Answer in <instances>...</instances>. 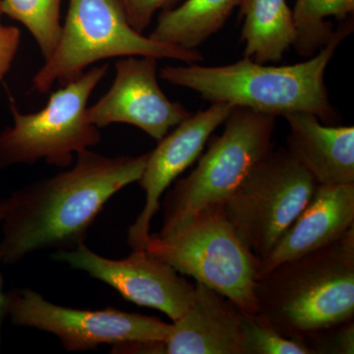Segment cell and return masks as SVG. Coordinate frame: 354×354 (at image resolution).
Here are the masks:
<instances>
[{
    "label": "cell",
    "instance_id": "cell-1",
    "mask_svg": "<svg viewBox=\"0 0 354 354\" xmlns=\"http://www.w3.org/2000/svg\"><path fill=\"white\" fill-rule=\"evenodd\" d=\"M148 153L108 157L90 149L77 153L73 167L26 185L6 198L1 221L0 264L14 265L30 254L71 250L111 197L139 181Z\"/></svg>",
    "mask_w": 354,
    "mask_h": 354
},
{
    "label": "cell",
    "instance_id": "cell-2",
    "mask_svg": "<svg viewBox=\"0 0 354 354\" xmlns=\"http://www.w3.org/2000/svg\"><path fill=\"white\" fill-rule=\"evenodd\" d=\"M353 31V19L342 22L332 41L300 64L274 66L244 57L223 66H165L160 77L171 85L194 91L211 102H225L276 118L309 113L325 124L335 125L339 113L330 102L326 69L339 44Z\"/></svg>",
    "mask_w": 354,
    "mask_h": 354
},
{
    "label": "cell",
    "instance_id": "cell-3",
    "mask_svg": "<svg viewBox=\"0 0 354 354\" xmlns=\"http://www.w3.org/2000/svg\"><path fill=\"white\" fill-rule=\"evenodd\" d=\"M259 320L306 342L354 315V227L329 245L256 279Z\"/></svg>",
    "mask_w": 354,
    "mask_h": 354
},
{
    "label": "cell",
    "instance_id": "cell-4",
    "mask_svg": "<svg viewBox=\"0 0 354 354\" xmlns=\"http://www.w3.org/2000/svg\"><path fill=\"white\" fill-rule=\"evenodd\" d=\"M127 57L204 62L198 50L160 43L133 29L118 0H69L57 48L32 79V88L46 94L55 84L78 78L95 62Z\"/></svg>",
    "mask_w": 354,
    "mask_h": 354
},
{
    "label": "cell",
    "instance_id": "cell-5",
    "mask_svg": "<svg viewBox=\"0 0 354 354\" xmlns=\"http://www.w3.org/2000/svg\"><path fill=\"white\" fill-rule=\"evenodd\" d=\"M144 249L232 300L248 314H255L259 260L249 252L230 225L223 204L198 212L167 235L150 234Z\"/></svg>",
    "mask_w": 354,
    "mask_h": 354
},
{
    "label": "cell",
    "instance_id": "cell-6",
    "mask_svg": "<svg viewBox=\"0 0 354 354\" xmlns=\"http://www.w3.org/2000/svg\"><path fill=\"white\" fill-rule=\"evenodd\" d=\"M276 116L235 106L225 130L213 137L189 176L176 181L165 197L164 223L158 235H167L198 212L223 204L246 176L274 148Z\"/></svg>",
    "mask_w": 354,
    "mask_h": 354
},
{
    "label": "cell",
    "instance_id": "cell-7",
    "mask_svg": "<svg viewBox=\"0 0 354 354\" xmlns=\"http://www.w3.org/2000/svg\"><path fill=\"white\" fill-rule=\"evenodd\" d=\"M109 69L108 64L93 66L55 91L36 113H21L11 104L13 125L0 132V169L41 160L66 169L73 153L97 145L102 135L88 120V102Z\"/></svg>",
    "mask_w": 354,
    "mask_h": 354
},
{
    "label": "cell",
    "instance_id": "cell-8",
    "mask_svg": "<svg viewBox=\"0 0 354 354\" xmlns=\"http://www.w3.org/2000/svg\"><path fill=\"white\" fill-rule=\"evenodd\" d=\"M317 184L288 149H272L223 203L230 225L258 260L311 199Z\"/></svg>",
    "mask_w": 354,
    "mask_h": 354
},
{
    "label": "cell",
    "instance_id": "cell-9",
    "mask_svg": "<svg viewBox=\"0 0 354 354\" xmlns=\"http://www.w3.org/2000/svg\"><path fill=\"white\" fill-rule=\"evenodd\" d=\"M7 317L18 327L55 335L68 351H94L102 344L121 349L167 341L171 324L121 310L59 306L30 288L7 292Z\"/></svg>",
    "mask_w": 354,
    "mask_h": 354
},
{
    "label": "cell",
    "instance_id": "cell-10",
    "mask_svg": "<svg viewBox=\"0 0 354 354\" xmlns=\"http://www.w3.org/2000/svg\"><path fill=\"white\" fill-rule=\"evenodd\" d=\"M53 258L111 286L132 304L162 312L172 322L194 300L195 285L144 248L133 249L124 259L111 260L93 252L84 242L71 250L57 251Z\"/></svg>",
    "mask_w": 354,
    "mask_h": 354
},
{
    "label": "cell",
    "instance_id": "cell-11",
    "mask_svg": "<svg viewBox=\"0 0 354 354\" xmlns=\"http://www.w3.org/2000/svg\"><path fill=\"white\" fill-rule=\"evenodd\" d=\"M87 115L99 129L124 123L160 141L191 113L162 92L158 82V59L127 57L115 62L113 85L99 101L88 106Z\"/></svg>",
    "mask_w": 354,
    "mask_h": 354
},
{
    "label": "cell",
    "instance_id": "cell-12",
    "mask_svg": "<svg viewBox=\"0 0 354 354\" xmlns=\"http://www.w3.org/2000/svg\"><path fill=\"white\" fill-rule=\"evenodd\" d=\"M234 108L225 102H212L208 109L191 113L181 121L148 153L145 169L138 181L146 194L145 205L128 230V243L132 249L145 247L151 234V221L160 209L165 190L196 162L211 135L225 123Z\"/></svg>",
    "mask_w": 354,
    "mask_h": 354
},
{
    "label": "cell",
    "instance_id": "cell-13",
    "mask_svg": "<svg viewBox=\"0 0 354 354\" xmlns=\"http://www.w3.org/2000/svg\"><path fill=\"white\" fill-rule=\"evenodd\" d=\"M354 227V183L317 185L311 199L259 261L257 278L286 261L329 245Z\"/></svg>",
    "mask_w": 354,
    "mask_h": 354
},
{
    "label": "cell",
    "instance_id": "cell-14",
    "mask_svg": "<svg viewBox=\"0 0 354 354\" xmlns=\"http://www.w3.org/2000/svg\"><path fill=\"white\" fill-rule=\"evenodd\" d=\"M246 312L232 300L202 283L187 311L171 324L160 354H243Z\"/></svg>",
    "mask_w": 354,
    "mask_h": 354
},
{
    "label": "cell",
    "instance_id": "cell-15",
    "mask_svg": "<svg viewBox=\"0 0 354 354\" xmlns=\"http://www.w3.org/2000/svg\"><path fill=\"white\" fill-rule=\"evenodd\" d=\"M290 127L288 150L318 185L354 183V127L323 123L309 113L283 116Z\"/></svg>",
    "mask_w": 354,
    "mask_h": 354
},
{
    "label": "cell",
    "instance_id": "cell-16",
    "mask_svg": "<svg viewBox=\"0 0 354 354\" xmlns=\"http://www.w3.org/2000/svg\"><path fill=\"white\" fill-rule=\"evenodd\" d=\"M239 7L244 57L262 64L281 62L297 37L286 0H241Z\"/></svg>",
    "mask_w": 354,
    "mask_h": 354
},
{
    "label": "cell",
    "instance_id": "cell-17",
    "mask_svg": "<svg viewBox=\"0 0 354 354\" xmlns=\"http://www.w3.org/2000/svg\"><path fill=\"white\" fill-rule=\"evenodd\" d=\"M239 2L241 0H186L177 8L162 11L149 37L160 43L197 50L223 29Z\"/></svg>",
    "mask_w": 354,
    "mask_h": 354
},
{
    "label": "cell",
    "instance_id": "cell-18",
    "mask_svg": "<svg viewBox=\"0 0 354 354\" xmlns=\"http://www.w3.org/2000/svg\"><path fill=\"white\" fill-rule=\"evenodd\" d=\"M354 0H297L292 11L295 41L300 57L310 58L335 38V29L329 18L344 22L353 17ZM353 19V18H351Z\"/></svg>",
    "mask_w": 354,
    "mask_h": 354
},
{
    "label": "cell",
    "instance_id": "cell-19",
    "mask_svg": "<svg viewBox=\"0 0 354 354\" xmlns=\"http://www.w3.org/2000/svg\"><path fill=\"white\" fill-rule=\"evenodd\" d=\"M62 0H0L3 15L21 23L32 35L44 60L53 55L62 36Z\"/></svg>",
    "mask_w": 354,
    "mask_h": 354
},
{
    "label": "cell",
    "instance_id": "cell-20",
    "mask_svg": "<svg viewBox=\"0 0 354 354\" xmlns=\"http://www.w3.org/2000/svg\"><path fill=\"white\" fill-rule=\"evenodd\" d=\"M243 354H312L304 342L288 339L247 313L244 319Z\"/></svg>",
    "mask_w": 354,
    "mask_h": 354
},
{
    "label": "cell",
    "instance_id": "cell-21",
    "mask_svg": "<svg viewBox=\"0 0 354 354\" xmlns=\"http://www.w3.org/2000/svg\"><path fill=\"white\" fill-rule=\"evenodd\" d=\"M306 346H308L312 354H353V319L317 335L311 341L306 342Z\"/></svg>",
    "mask_w": 354,
    "mask_h": 354
},
{
    "label": "cell",
    "instance_id": "cell-22",
    "mask_svg": "<svg viewBox=\"0 0 354 354\" xmlns=\"http://www.w3.org/2000/svg\"><path fill=\"white\" fill-rule=\"evenodd\" d=\"M129 24L142 32L150 26L153 15L160 9H169L174 0H118Z\"/></svg>",
    "mask_w": 354,
    "mask_h": 354
},
{
    "label": "cell",
    "instance_id": "cell-23",
    "mask_svg": "<svg viewBox=\"0 0 354 354\" xmlns=\"http://www.w3.org/2000/svg\"><path fill=\"white\" fill-rule=\"evenodd\" d=\"M21 43V31L12 26L0 25V82L7 75Z\"/></svg>",
    "mask_w": 354,
    "mask_h": 354
},
{
    "label": "cell",
    "instance_id": "cell-24",
    "mask_svg": "<svg viewBox=\"0 0 354 354\" xmlns=\"http://www.w3.org/2000/svg\"><path fill=\"white\" fill-rule=\"evenodd\" d=\"M7 200H0V223L6 215ZM7 318V292L3 290V281L0 274V344H1L2 327L4 320Z\"/></svg>",
    "mask_w": 354,
    "mask_h": 354
},
{
    "label": "cell",
    "instance_id": "cell-25",
    "mask_svg": "<svg viewBox=\"0 0 354 354\" xmlns=\"http://www.w3.org/2000/svg\"><path fill=\"white\" fill-rule=\"evenodd\" d=\"M3 14L1 12V8H0V25H1V17Z\"/></svg>",
    "mask_w": 354,
    "mask_h": 354
}]
</instances>
